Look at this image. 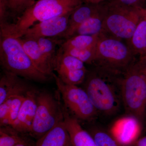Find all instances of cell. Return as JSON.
<instances>
[{
    "label": "cell",
    "mask_w": 146,
    "mask_h": 146,
    "mask_svg": "<svg viewBox=\"0 0 146 146\" xmlns=\"http://www.w3.org/2000/svg\"><path fill=\"white\" fill-rule=\"evenodd\" d=\"M122 76L97 68L88 71L82 88L98 113L107 116L115 115L123 106Z\"/></svg>",
    "instance_id": "6da1fadb"
},
{
    "label": "cell",
    "mask_w": 146,
    "mask_h": 146,
    "mask_svg": "<svg viewBox=\"0 0 146 146\" xmlns=\"http://www.w3.org/2000/svg\"><path fill=\"white\" fill-rule=\"evenodd\" d=\"M84 0H38L19 16L15 23L0 26V35L20 38L34 24L72 13Z\"/></svg>",
    "instance_id": "7a4b0ae2"
},
{
    "label": "cell",
    "mask_w": 146,
    "mask_h": 146,
    "mask_svg": "<svg viewBox=\"0 0 146 146\" xmlns=\"http://www.w3.org/2000/svg\"><path fill=\"white\" fill-rule=\"evenodd\" d=\"M123 107L127 116L138 120L144 127L146 112V66L136 60L121 79Z\"/></svg>",
    "instance_id": "3957f363"
},
{
    "label": "cell",
    "mask_w": 146,
    "mask_h": 146,
    "mask_svg": "<svg viewBox=\"0 0 146 146\" xmlns=\"http://www.w3.org/2000/svg\"><path fill=\"white\" fill-rule=\"evenodd\" d=\"M0 63L4 71L27 80L44 82L50 78L35 66L18 38L0 35Z\"/></svg>",
    "instance_id": "277c9868"
},
{
    "label": "cell",
    "mask_w": 146,
    "mask_h": 146,
    "mask_svg": "<svg viewBox=\"0 0 146 146\" xmlns=\"http://www.w3.org/2000/svg\"><path fill=\"white\" fill-rule=\"evenodd\" d=\"M135 54L122 40L102 33L96 45V68L123 76L136 61Z\"/></svg>",
    "instance_id": "5b68a950"
},
{
    "label": "cell",
    "mask_w": 146,
    "mask_h": 146,
    "mask_svg": "<svg viewBox=\"0 0 146 146\" xmlns=\"http://www.w3.org/2000/svg\"><path fill=\"white\" fill-rule=\"evenodd\" d=\"M106 4L102 33L127 42L132 36L146 8L128 7L111 0Z\"/></svg>",
    "instance_id": "8992f818"
},
{
    "label": "cell",
    "mask_w": 146,
    "mask_h": 146,
    "mask_svg": "<svg viewBox=\"0 0 146 146\" xmlns=\"http://www.w3.org/2000/svg\"><path fill=\"white\" fill-rule=\"evenodd\" d=\"M64 120L63 105L51 93L37 91L36 108L29 136L36 140Z\"/></svg>",
    "instance_id": "52a82bcc"
},
{
    "label": "cell",
    "mask_w": 146,
    "mask_h": 146,
    "mask_svg": "<svg viewBox=\"0 0 146 146\" xmlns=\"http://www.w3.org/2000/svg\"><path fill=\"white\" fill-rule=\"evenodd\" d=\"M53 78L62 97L63 106L72 116L79 121L88 122L96 118L98 113L83 88L64 83L54 73Z\"/></svg>",
    "instance_id": "ba28073f"
},
{
    "label": "cell",
    "mask_w": 146,
    "mask_h": 146,
    "mask_svg": "<svg viewBox=\"0 0 146 146\" xmlns=\"http://www.w3.org/2000/svg\"><path fill=\"white\" fill-rule=\"evenodd\" d=\"M53 69L64 83L76 86L83 83L89 71L84 63L63 52L60 48L54 58Z\"/></svg>",
    "instance_id": "9c48e42d"
},
{
    "label": "cell",
    "mask_w": 146,
    "mask_h": 146,
    "mask_svg": "<svg viewBox=\"0 0 146 146\" xmlns=\"http://www.w3.org/2000/svg\"><path fill=\"white\" fill-rule=\"evenodd\" d=\"M71 13L36 23L27 30L22 37L34 39L42 37H61L68 29Z\"/></svg>",
    "instance_id": "30bf717a"
},
{
    "label": "cell",
    "mask_w": 146,
    "mask_h": 146,
    "mask_svg": "<svg viewBox=\"0 0 146 146\" xmlns=\"http://www.w3.org/2000/svg\"><path fill=\"white\" fill-rule=\"evenodd\" d=\"M143 127L136 119L127 115L114 125L110 133L121 146H134Z\"/></svg>",
    "instance_id": "8fae6325"
},
{
    "label": "cell",
    "mask_w": 146,
    "mask_h": 146,
    "mask_svg": "<svg viewBox=\"0 0 146 146\" xmlns=\"http://www.w3.org/2000/svg\"><path fill=\"white\" fill-rule=\"evenodd\" d=\"M37 92L33 89L27 92L17 119L11 126L21 133L29 135L31 130L36 113Z\"/></svg>",
    "instance_id": "7c38bea8"
},
{
    "label": "cell",
    "mask_w": 146,
    "mask_h": 146,
    "mask_svg": "<svg viewBox=\"0 0 146 146\" xmlns=\"http://www.w3.org/2000/svg\"><path fill=\"white\" fill-rule=\"evenodd\" d=\"M64 122L74 146H98L88 131L80 125L79 121L68 112L63 105Z\"/></svg>",
    "instance_id": "4fadbf2b"
},
{
    "label": "cell",
    "mask_w": 146,
    "mask_h": 146,
    "mask_svg": "<svg viewBox=\"0 0 146 146\" xmlns=\"http://www.w3.org/2000/svg\"><path fill=\"white\" fill-rule=\"evenodd\" d=\"M32 89L22 78L4 71L0 80V104L9 97L15 95H26Z\"/></svg>",
    "instance_id": "5bb4252c"
},
{
    "label": "cell",
    "mask_w": 146,
    "mask_h": 146,
    "mask_svg": "<svg viewBox=\"0 0 146 146\" xmlns=\"http://www.w3.org/2000/svg\"><path fill=\"white\" fill-rule=\"evenodd\" d=\"M18 38L25 51L36 68L49 77L53 78L54 71L52 65L42 54L36 40L25 37Z\"/></svg>",
    "instance_id": "9a60e30c"
},
{
    "label": "cell",
    "mask_w": 146,
    "mask_h": 146,
    "mask_svg": "<svg viewBox=\"0 0 146 146\" xmlns=\"http://www.w3.org/2000/svg\"><path fill=\"white\" fill-rule=\"evenodd\" d=\"M104 5L99 4L83 3L71 13L67 31L61 37L68 39L71 37L75 29L84 21L98 13Z\"/></svg>",
    "instance_id": "2e32d148"
},
{
    "label": "cell",
    "mask_w": 146,
    "mask_h": 146,
    "mask_svg": "<svg viewBox=\"0 0 146 146\" xmlns=\"http://www.w3.org/2000/svg\"><path fill=\"white\" fill-rule=\"evenodd\" d=\"M35 146H74L64 120L36 140Z\"/></svg>",
    "instance_id": "e0dca14e"
},
{
    "label": "cell",
    "mask_w": 146,
    "mask_h": 146,
    "mask_svg": "<svg viewBox=\"0 0 146 146\" xmlns=\"http://www.w3.org/2000/svg\"><path fill=\"white\" fill-rule=\"evenodd\" d=\"M106 8L107 4L104 3L101 9L78 26L73 32L71 37L78 35H96L100 34L103 29Z\"/></svg>",
    "instance_id": "ac0fdd59"
},
{
    "label": "cell",
    "mask_w": 146,
    "mask_h": 146,
    "mask_svg": "<svg viewBox=\"0 0 146 146\" xmlns=\"http://www.w3.org/2000/svg\"><path fill=\"white\" fill-rule=\"evenodd\" d=\"M127 44L135 55L141 57L146 55V7L145 13Z\"/></svg>",
    "instance_id": "d6986e66"
},
{
    "label": "cell",
    "mask_w": 146,
    "mask_h": 146,
    "mask_svg": "<svg viewBox=\"0 0 146 146\" xmlns=\"http://www.w3.org/2000/svg\"><path fill=\"white\" fill-rule=\"evenodd\" d=\"M25 133H21L10 125L0 128V146H16L19 144H34Z\"/></svg>",
    "instance_id": "ffe728a7"
},
{
    "label": "cell",
    "mask_w": 146,
    "mask_h": 146,
    "mask_svg": "<svg viewBox=\"0 0 146 146\" xmlns=\"http://www.w3.org/2000/svg\"><path fill=\"white\" fill-rule=\"evenodd\" d=\"M100 35L72 36L63 41L60 47L63 48L83 49L94 46L97 44Z\"/></svg>",
    "instance_id": "44dd1931"
},
{
    "label": "cell",
    "mask_w": 146,
    "mask_h": 146,
    "mask_svg": "<svg viewBox=\"0 0 146 146\" xmlns=\"http://www.w3.org/2000/svg\"><path fill=\"white\" fill-rule=\"evenodd\" d=\"M56 37H39L35 39L42 54L51 63H53L56 52L57 45H61L63 41Z\"/></svg>",
    "instance_id": "7402d4cb"
},
{
    "label": "cell",
    "mask_w": 146,
    "mask_h": 146,
    "mask_svg": "<svg viewBox=\"0 0 146 146\" xmlns=\"http://www.w3.org/2000/svg\"><path fill=\"white\" fill-rule=\"evenodd\" d=\"M60 48L63 52L76 58L84 64H94L96 57V45L83 49Z\"/></svg>",
    "instance_id": "603a6c76"
},
{
    "label": "cell",
    "mask_w": 146,
    "mask_h": 146,
    "mask_svg": "<svg viewBox=\"0 0 146 146\" xmlns=\"http://www.w3.org/2000/svg\"><path fill=\"white\" fill-rule=\"evenodd\" d=\"M87 131L98 146H121L110 132L97 128H91Z\"/></svg>",
    "instance_id": "cb8c5ba5"
},
{
    "label": "cell",
    "mask_w": 146,
    "mask_h": 146,
    "mask_svg": "<svg viewBox=\"0 0 146 146\" xmlns=\"http://www.w3.org/2000/svg\"><path fill=\"white\" fill-rule=\"evenodd\" d=\"M26 95H16L13 98L7 117L1 122L0 126H11L16 119L25 98Z\"/></svg>",
    "instance_id": "d4e9b609"
},
{
    "label": "cell",
    "mask_w": 146,
    "mask_h": 146,
    "mask_svg": "<svg viewBox=\"0 0 146 146\" xmlns=\"http://www.w3.org/2000/svg\"><path fill=\"white\" fill-rule=\"evenodd\" d=\"M11 14L21 16L36 2L35 0H7Z\"/></svg>",
    "instance_id": "484cf974"
},
{
    "label": "cell",
    "mask_w": 146,
    "mask_h": 146,
    "mask_svg": "<svg viewBox=\"0 0 146 146\" xmlns=\"http://www.w3.org/2000/svg\"><path fill=\"white\" fill-rule=\"evenodd\" d=\"M11 14L7 0H0V26L9 23L8 18Z\"/></svg>",
    "instance_id": "4316f807"
},
{
    "label": "cell",
    "mask_w": 146,
    "mask_h": 146,
    "mask_svg": "<svg viewBox=\"0 0 146 146\" xmlns=\"http://www.w3.org/2000/svg\"><path fill=\"white\" fill-rule=\"evenodd\" d=\"M113 2L121 5L137 9L146 7V0H111Z\"/></svg>",
    "instance_id": "83f0119b"
},
{
    "label": "cell",
    "mask_w": 146,
    "mask_h": 146,
    "mask_svg": "<svg viewBox=\"0 0 146 146\" xmlns=\"http://www.w3.org/2000/svg\"><path fill=\"white\" fill-rule=\"evenodd\" d=\"M15 96L9 97L1 104H0V122H2L7 117L11 106V102Z\"/></svg>",
    "instance_id": "f1b7e54d"
},
{
    "label": "cell",
    "mask_w": 146,
    "mask_h": 146,
    "mask_svg": "<svg viewBox=\"0 0 146 146\" xmlns=\"http://www.w3.org/2000/svg\"><path fill=\"white\" fill-rule=\"evenodd\" d=\"M134 146H146V135L139 137L134 143Z\"/></svg>",
    "instance_id": "f546056e"
},
{
    "label": "cell",
    "mask_w": 146,
    "mask_h": 146,
    "mask_svg": "<svg viewBox=\"0 0 146 146\" xmlns=\"http://www.w3.org/2000/svg\"><path fill=\"white\" fill-rule=\"evenodd\" d=\"M105 0H84V2L94 4H99L103 2Z\"/></svg>",
    "instance_id": "4dcf8cb0"
},
{
    "label": "cell",
    "mask_w": 146,
    "mask_h": 146,
    "mask_svg": "<svg viewBox=\"0 0 146 146\" xmlns=\"http://www.w3.org/2000/svg\"><path fill=\"white\" fill-rule=\"evenodd\" d=\"M139 59L146 66V55L144 56L139 57Z\"/></svg>",
    "instance_id": "1f68e13d"
},
{
    "label": "cell",
    "mask_w": 146,
    "mask_h": 146,
    "mask_svg": "<svg viewBox=\"0 0 146 146\" xmlns=\"http://www.w3.org/2000/svg\"><path fill=\"white\" fill-rule=\"evenodd\" d=\"M16 146H35V144H21L17 145Z\"/></svg>",
    "instance_id": "d6a6232c"
},
{
    "label": "cell",
    "mask_w": 146,
    "mask_h": 146,
    "mask_svg": "<svg viewBox=\"0 0 146 146\" xmlns=\"http://www.w3.org/2000/svg\"><path fill=\"white\" fill-rule=\"evenodd\" d=\"M144 126L146 127V112L145 114V123H144Z\"/></svg>",
    "instance_id": "836d02e7"
}]
</instances>
